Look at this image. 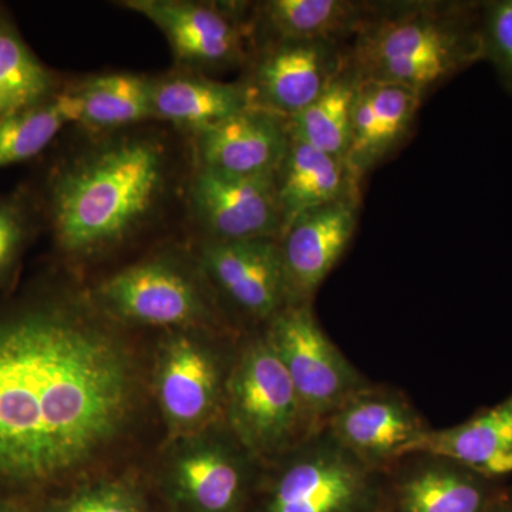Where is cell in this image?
Returning <instances> with one entry per match:
<instances>
[{"instance_id": "6da1fadb", "label": "cell", "mask_w": 512, "mask_h": 512, "mask_svg": "<svg viewBox=\"0 0 512 512\" xmlns=\"http://www.w3.org/2000/svg\"><path fill=\"white\" fill-rule=\"evenodd\" d=\"M151 338L77 279L0 311V498L40 500L150 457L163 440Z\"/></svg>"}, {"instance_id": "7a4b0ae2", "label": "cell", "mask_w": 512, "mask_h": 512, "mask_svg": "<svg viewBox=\"0 0 512 512\" xmlns=\"http://www.w3.org/2000/svg\"><path fill=\"white\" fill-rule=\"evenodd\" d=\"M168 154L157 136L119 134L84 148L53 171L50 224L69 264L101 261L156 220L170 183Z\"/></svg>"}, {"instance_id": "3957f363", "label": "cell", "mask_w": 512, "mask_h": 512, "mask_svg": "<svg viewBox=\"0 0 512 512\" xmlns=\"http://www.w3.org/2000/svg\"><path fill=\"white\" fill-rule=\"evenodd\" d=\"M485 60L483 2H372L348 45L359 82L400 84L427 97Z\"/></svg>"}, {"instance_id": "277c9868", "label": "cell", "mask_w": 512, "mask_h": 512, "mask_svg": "<svg viewBox=\"0 0 512 512\" xmlns=\"http://www.w3.org/2000/svg\"><path fill=\"white\" fill-rule=\"evenodd\" d=\"M97 308L141 333L208 328L239 332L190 249H164L87 285Z\"/></svg>"}, {"instance_id": "5b68a950", "label": "cell", "mask_w": 512, "mask_h": 512, "mask_svg": "<svg viewBox=\"0 0 512 512\" xmlns=\"http://www.w3.org/2000/svg\"><path fill=\"white\" fill-rule=\"evenodd\" d=\"M241 335L208 328L153 333L150 392L163 440L224 420Z\"/></svg>"}, {"instance_id": "8992f818", "label": "cell", "mask_w": 512, "mask_h": 512, "mask_svg": "<svg viewBox=\"0 0 512 512\" xmlns=\"http://www.w3.org/2000/svg\"><path fill=\"white\" fill-rule=\"evenodd\" d=\"M146 468L167 512H248L262 463L222 420L161 441Z\"/></svg>"}, {"instance_id": "52a82bcc", "label": "cell", "mask_w": 512, "mask_h": 512, "mask_svg": "<svg viewBox=\"0 0 512 512\" xmlns=\"http://www.w3.org/2000/svg\"><path fill=\"white\" fill-rule=\"evenodd\" d=\"M382 481L322 426L262 463L248 512H380Z\"/></svg>"}, {"instance_id": "ba28073f", "label": "cell", "mask_w": 512, "mask_h": 512, "mask_svg": "<svg viewBox=\"0 0 512 512\" xmlns=\"http://www.w3.org/2000/svg\"><path fill=\"white\" fill-rule=\"evenodd\" d=\"M224 421L261 463L281 456L316 431L264 330L239 338Z\"/></svg>"}, {"instance_id": "9c48e42d", "label": "cell", "mask_w": 512, "mask_h": 512, "mask_svg": "<svg viewBox=\"0 0 512 512\" xmlns=\"http://www.w3.org/2000/svg\"><path fill=\"white\" fill-rule=\"evenodd\" d=\"M191 251L239 332L265 329L291 308L278 238H201Z\"/></svg>"}, {"instance_id": "30bf717a", "label": "cell", "mask_w": 512, "mask_h": 512, "mask_svg": "<svg viewBox=\"0 0 512 512\" xmlns=\"http://www.w3.org/2000/svg\"><path fill=\"white\" fill-rule=\"evenodd\" d=\"M262 330L316 430L353 394L372 383L326 335L312 303L285 309Z\"/></svg>"}, {"instance_id": "8fae6325", "label": "cell", "mask_w": 512, "mask_h": 512, "mask_svg": "<svg viewBox=\"0 0 512 512\" xmlns=\"http://www.w3.org/2000/svg\"><path fill=\"white\" fill-rule=\"evenodd\" d=\"M168 40L181 70L200 73L247 64L254 52L249 6L187 0H126Z\"/></svg>"}, {"instance_id": "7c38bea8", "label": "cell", "mask_w": 512, "mask_h": 512, "mask_svg": "<svg viewBox=\"0 0 512 512\" xmlns=\"http://www.w3.org/2000/svg\"><path fill=\"white\" fill-rule=\"evenodd\" d=\"M242 80L252 109L301 113L348 69V45L322 40H268L254 47Z\"/></svg>"}, {"instance_id": "4fadbf2b", "label": "cell", "mask_w": 512, "mask_h": 512, "mask_svg": "<svg viewBox=\"0 0 512 512\" xmlns=\"http://www.w3.org/2000/svg\"><path fill=\"white\" fill-rule=\"evenodd\" d=\"M188 202L204 239H279L284 234L275 177H238L197 165Z\"/></svg>"}, {"instance_id": "5bb4252c", "label": "cell", "mask_w": 512, "mask_h": 512, "mask_svg": "<svg viewBox=\"0 0 512 512\" xmlns=\"http://www.w3.org/2000/svg\"><path fill=\"white\" fill-rule=\"evenodd\" d=\"M340 446L366 466L383 470L431 429L406 393L370 383L323 424Z\"/></svg>"}, {"instance_id": "9a60e30c", "label": "cell", "mask_w": 512, "mask_h": 512, "mask_svg": "<svg viewBox=\"0 0 512 512\" xmlns=\"http://www.w3.org/2000/svg\"><path fill=\"white\" fill-rule=\"evenodd\" d=\"M503 485L450 458L404 454L383 468L380 512H483Z\"/></svg>"}, {"instance_id": "2e32d148", "label": "cell", "mask_w": 512, "mask_h": 512, "mask_svg": "<svg viewBox=\"0 0 512 512\" xmlns=\"http://www.w3.org/2000/svg\"><path fill=\"white\" fill-rule=\"evenodd\" d=\"M360 200L348 198L305 212L279 238L291 306L312 303L345 254L355 235Z\"/></svg>"}, {"instance_id": "e0dca14e", "label": "cell", "mask_w": 512, "mask_h": 512, "mask_svg": "<svg viewBox=\"0 0 512 512\" xmlns=\"http://www.w3.org/2000/svg\"><path fill=\"white\" fill-rule=\"evenodd\" d=\"M423 97L394 83L359 82L346 164L357 183L392 156L412 133Z\"/></svg>"}, {"instance_id": "ac0fdd59", "label": "cell", "mask_w": 512, "mask_h": 512, "mask_svg": "<svg viewBox=\"0 0 512 512\" xmlns=\"http://www.w3.org/2000/svg\"><path fill=\"white\" fill-rule=\"evenodd\" d=\"M195 138L197 165L238 177H275L288 151V120L247 109Z\"/></svg>"}, {"instance_id": "d6986e66", "label": "cell", "mask_w": 512, "mask_h": 512, "mask_svg": "<svg viewBox=\"0 0 512 512\" xmlns=\"http://www.w3.org/2000/svg\"><path fill=\"white\" fill-rule=\"evenodd\" d=\"M410 453L450 458L485 478L504 483L512 476V392L503 402L480 410L464 423L430 429L404 454Z\"/></svg>"}, {"instance_id": "ffe728a7", "label": "cell", "mask_w": 512, "mask_h": 512, "mask_svg": "<svg viewBox=\"0 0 512 512\" xmlns=\"http://www.w3.org/2000/svg\"><path fill=\"white\" fill-rule=\"evenodd\" d=\"M372 2L268 0L251 13L254 47L268 40H322L349 45Z\"/></svg>"}, {"instance_id": "44dd1931", "label": "cell", "mask_w": 512, "mask_h": 512, "mask_svg": "<svg viewBox=\"0 0 512 512\" xmlns=\"http://www.w3.org/2000/svg\"><path fill=\"white\" fill-rule=\"evenodd\" d=\"M276 194L285 228L299 215L348 198H362L343 158L329 156L291 136L284 161L275 175Z\"/></svg>"}, {"instance_id": "7402d4cb", "label": "cell", "mask_w": 512, "mask_h": 512, "mask_svg": "<svg viewBox=\"0 0 512 512\" xmlns=\"http://www.w3.org/2000/svg\"><path fill=\"white\" fill-rule=\"evenodd\" d=\"M154 120L197 136L207 128L252 109L244 84L222 83L205 74L181 72L153 79Z\"/></svg>"}, {"instance_id": "603a6c76", "label": "cell", "mask_w": 512, "mask_h": 512, "mask_svg": "<svg viewBox=\"0 0 512 512\" xmlns=\"http://www.w3.org/2000/svg\"><path fill=\"white\" fill-rule=\"evenodd\" d=\"M146 461L87 478L32 503L36 512H167Z\"/></svg>"}, {"instance_id": "cb8c5ba5", "label": "cell", "mask_w": 512, "mask_h": 512, "mask_svg": "<svg viewBox=\"0 0 512 512\" xmlns=\"http://www.w3.org/2000/svg\"><path fill=\"white\" fill-rule=\"evenodd\" d=\"M153 79L130 73L89 77L69 89L77 107L76 123L93 130H117L154 120Z\"/></svg>"}, {"instance_id": "d4e9b609", "label": "cell", "mask_w": 512, "mask_h": 512, "mask_svg": "<svg viewBox=\"0 0 512 512\" xmlns=\"http://www.w3.org/2000/svg\"><path fill=\"white\" fill-rule=\"evenodd\" d=\"M53 73L8 20H0V121L52 99Z\"/></svg>"}, {"instance_id": "484cf974", "label": "cell", "mask_w": 512, "mask_h": 512, "mask_svg": "<svg viewBox=\"0 0 512 512\" xmlns=\"http://www.w3.org/2000/svg\"><path fill=\"white\" fill-rule=\"evenodd\" d=\"M357 83L359 80L348 67L305 110L286 119L291 136L329 156L346 160Z\"/></svg>"}, {"instance_id": "4316f807", "label": "cell", "mask_w": 512, "mask_h": 512, "mask_svg": "<svg viewBox=\"0 0 512 512\" xmlns=\"http://www.w3.org/2000/svg\"><path fill=\"white\" fill-rule=\"evenodd\" d=\"M76 121V101L69 90L0 121V168L36 157L66 124Z\"/></svg>"}, {"instance_id": "83f0119b", "label": "cell", "mask_w": 512, "mask_h": 512, "mask_svg": "<svg viewBox=\"0 0 512 512\" xmlns=\"http://www.w3.org/2000/svg\"><path fill=\"white\" fill-rule=\"evenodd\" d=\"M33 225L32 211L22 195H0V289L18 269Z\"/></svg>"}, {"instance_id": "f1b7e54d", "label": "cell", "mask_w": 512, "mask_h": 512, "mask_svg": "<svg viewBox=\"0 0 512 512\" xmlns=\"http://www.w3.org/2000/svg\"><path fill=\"white\" fill-rule=\"evenodd\" d=\"M485 60L512 94V0L483 2Z\"/></svg>"}, {"instance_id": "f546056e", "label": "cell", "mask_w": 512, "mask_h": 512, "mask_svg": "<svg viewBox=\"0 0 512 512\" xmlns=\"http://www.w3.org/2000/svg\"><path fill=\"white\" fill-rule=\"evenodd\" d=\"M483 512H512V487L503 485Z\"/></svg>"}, {"instance_id": "4dcf8cb0", "label": "cell", "mask_w": 512, "mask_h": 512, "mask_svg": "<svg viewBox=\"0 0 512 512\" xmlns=\"http://www.w3.org/2000/svg\"><path fill=\"white\" fill-rule=\"evenodd\" d=\"M0 512H36L32 501L0 498Z\"/></svg>"}]
</instances>
